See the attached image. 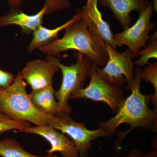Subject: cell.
Segmentation results:
<instances>
[{"label": "cell", "mask_w": 157, "mask_h": 157, "mask_svg": "<svg viewBox=\"0 0 157 157\" xmlns=\"http://www.w3.org/2000/svg\"><path fill=\"white\" fill-rule=\"evenodd\" d=\"M141 70L136 68L133 85L130 90L132 93L125 99L121 107L113 117L107 121L99 122V128L112 136L117 129L123 124H127L131 128L126 132L120 134L114 143L117 152L121 147L123 140L127 135L136 128L157 132V110L149 107L150 96L144 95L140 90Z\"/></svg>", "instance_id": "6da1fadb"}, {"label": "cell", "mask_w": 157, "mask_h": 157, "mask_svg": "<svg viewBox=\"0 0 157 157\" xmlns=\"http://www.w3.org/2000/svg\"><path fill=\"white\" fill-rule=\"evenodd\" d=\"M76 13L78 17L65 29L63 36L38 49L42 53L55 56L66 51L75 50L87 56L96 67H104L108 60L105 42L91 34L78 10Z\"/></svg>", "instance_id": "7a4b0ae2"}, {"label": "cell", "mask_w": 157, "mask_h": 157, "mask_svg": "<svg viewBox=\"0 0 157 157\" xmlns=\"http://www.w3.org/2000/svg\"><path fill=\"white\" fill-rule=\"evenodd\" d=\"M26 86L19 72L12 84L0 92V112L14 120L25 121L36 126H48L52 116L34 105L27 92Z\"/></svg>", "instance_id": "3957f363"}, {"label": "cell", "mask_w": 157, "mask_h": 157, "mask_svg": "<svg viewBox=\"0 0 157 157\" xmlns=\"http://www.w3.org/2000/svg\"><path fill=\"white\" fill-rule=\"evenodd\" d=\"M76 61L75 63L66 66L57 58V63L62 73L60 87L55 91V97L66 114L72 112V108L68 104L70 96L76 91L83 88L85 82L90 76L93 64L87 56L76 52Z\"/></svg>", "instance_id": "277c9868"}, {"label": "cell", "mask_w": 157, "mask_h": 157, "mask_svg": "<svg viewBox=\"0 0 157 157\" xmlns=\"http://www.w3.org/2000/svg\"><path fill=\"white\" fill-rule=\"evenodd\" d=\"M97 67L93 64L90 73V83L85 88L76 91L70 99H84L102 102L109 106L112 113L115 114L123 104L125 98L120 87L116 86L101 78L96 71Z\"/></svg>", "instance_id": "5b68a950"}, {"label": "cell", "mask_w": 157, "mask_h": 157, "mask_svg": "<svg viewBox=\"0 0 157 157\" xmlns=\"http://www.w3.org/2000/svg\"><path fill=\"white\" fill-rule=\"evenodd\" d=\"M105 45L108 60L104 68L97 67V73L104 80L118 87L127 82V90L129 91L133 85L135 70L132 52L128 49L120 53L108 43H105Z\"/></svg>", "instance_id": "8992f818"}, {"label": "cell", "mask_w": 157, "mask_h": 157, "mask_svg": "<svg viewBox=\"0 0 157 157\" xmlns=\"http://www.w3.org/2000/svg\"><path fill=\"white\" fill-rule=\"evenodd\" d=\"M48 126L68 135L76 145L79 157H89L93 140L98 137L111 136L101 128L94 130L87 128L83 123L73 120L70 114L52 117Z\"/></svg>", "instance_id": "52a82bcc"}, {"label": "cell", "mask_w": 157, "mask_h": 157, "mask_svg": "<svg viewBox=\"0 0 157 157\" xmlns=\"http://www.w3.org/2000/svg\"><path fill=\"white\" fill-rule=\"evenodd\" d=\"M153 11V3L149 2L147 7L139 13V17L134 25L124 29L123 32L113 34L115 41L121 46L126 45L133 57L137 56L138 51L150 39V31L155 28L156 24L151 21Z\"/></svg>", "instance_id": "ba28073f"}, {"label": "cell", "mask_w": 157, "mask_h": 157, "mask_svg": "<svg viewBox=\"0 0 157 157\" xmlns=\"http://www.w3.org/2000/svg\"><path fill=\"white\" fill-rule=\"evenodd\" d=\"M57 58L55 56L47 55L46 61H31L20 72L23 79L30 86L32 90L52 85L53 76L59 69L57 63Z\"/></svg>", "instance_id": "9c48e42d"}, {"label": "cell", "mask_w": 157, "mask_h": 157, "mask_svg": "<svg viewBox=\"0 0 157 157\" xmlns=\"http://www.w3.org/2000/svg\"><path fill=\"white\" fill-rule=\"evenodd\" d=\"M98 0H86L85 5L77 10L82 19L87 24L89 30L93 36L117 49L121 46L113 38L109 24L103 19L98 8Z\"/></svg>", "instance_id": "30bf717a"}, {"label": "cell", "mask_w": 157, "mask_h": 157, "mask_svg": "<svg viewBox=\"0 0 157 157\" xmlns=\"http://www.w3.org/2000/svg\"><path fill=\"white\" fill-rule=\"evenodd\" d=\"M17 132L39 135L49 142L51 147L46 153L52 154L59 153L61 157H79L78 151L72 140L65 134L49 126L28 127Z\"/></svg>", "instance_id": "8fae6325"}, {"label": "cell", "mask_w": 157, "mask_h": 157, "mask_svg": "<svg viewBox=\"0 0 157 157\" xmlns=\"http://www.w3.org/2000/svg\"><path fill=\"white\" fill-rule=\"evenodd\" d=\"M46 10L47 7L44 4L39 12L33 15H29L20 8H11L8 14L0 16V29L6 26L16 25L19 26L24 33H33L39 26L42 25Z\"/></svg>", "instance_id": "7c38bea8"}, {"label": "cell", "mask_w": 157, "mask_h": 157, "mask_svg": "<svg viewBox=\"0 0 157 157\" xmlns=\"http://www.w3.org/2000/svg\"><path fill=\"white\" fill-rule=\"evenodd\" d=\"M102 6L108 7L119 21L122 28L129 27L132 21L131 13L133 11L140 13L147 7L145 0H98Z\"/></svg>", "instance_id": "4fadbf2b"}, {"label": "cell", "mask_w": 157, "mask_h": 157, "mask_svg": "<svg viewBox=\"0 0 157 157\" xmlns=\"http://www.w3.org/2000/svg\"><path fill=\"white\" fill-rule=\"evenodd\" d=\"M29 96L34 105L42 112L52 116L66 114L56 99L55 91L52 85L32 90Z\"/></svg>", "instance_id": "5bb4252c"}, {"label": "cell", "mask_w": 157, "mask_h": 157, "mask_svg": "<svg viewBox=\"0 0 157 157\" xmlns=\"http://www.w3.org/2000/svg\"><path fill=\"white\" fill-rule=\"evenodd\" d=\"M78 16V14L76 13L70 20L55 28L49 29L42 25L39 26L33 33V39L28 48L29 53H32L36 49L47 45L55 39H58L59 33L64 30L75 20Z\"/></svg>", "instance_id": "9a60e30c"}, {"label": "cell", "mask_w": 157, "mask_h": 157, "mask_svg": "<svg viewBox=\"0 0 157 157\" xmlns=\"http://www.w3.org/2000/svg\"><path fill=\"white\" fill-rule=\"evenodd\" d=\"M0 156L2 157H59L55 155L48 154L44 156H38L31 154L25 151L19 143L10 138L0 140Z\"/></svg>", "instance_id": "2e32d148"}, {"label": "cell", "mask_w": 157, "mask_h": 157, "mask_svg": "<svg viewBox=\"0 0 157 157\" xmlns=\"http://www.w3.org/2000/svg\"><path fill=\"white\" fill-rule=\"evenodd\" d=\"M157 32L151 37V41L146 44L143 49H140L137 52V56L140 55L138 60L135 62V64L137 67H141L148 64L151 59H157Z\"/></svg>", "instance_id": "e0dca14e"}, {"label": "cell", "mask_w": 157, "mask_h": 157, "mask_svg": "<svg viewBox=\"0 0 157 157\" xmlns=\"http://www.w3.org/2000/svg\"><path fill=\"white\" fill-rule=\"evenodd\" d=\"M142 80L149 82L154 88V93L150 96L151 101L154 106V109L157 110V63H149L148 64L141 70Z\"/></svg>", "instance_id": "ac0fdd59"}, {"label": "cell", "mask_w": 157, "mask_h": 157, "mask_svg": "<svg viewBox=\"0 0 157 157\" xmlns=\"http://www.w3.org/2000/svg\"><path fill=\"white\" fill-rule=\"evenodd\" d=\"M31 126L30 123L25 121L11 119L6 114L0 112V135L11 130L18 131L26 127Z\"/></svg>", "instance_id": "d6986e66"}, {"label": "cell", "mask_w": 157, "mask_h": 157, "mask_svg": "<svg viewBox=\"0 0 157 157\" xmlns=\"http://www.w3.org/2000/svg\"><path fill=\"white\" fill-rule=\"evenodd\" d=\"M45 5L47 7L46 15L70 9L71 0H45Z\"/></svg>", "instance_id": "ffe728a7"}, {"label": "cell", "mask_w": 157, "mask_h": 157, "mask_svg": "<svg viewBox=\"0 0 157 157\" xmlns=\"http://www.w3.org/2000/svg\"><path fill=\"white\" fill-rule=\"evenodd\" d=\"M14 78L13 74L0 69V87L4 89L9 87L14 81Z\"/></svg>", "instance_id": "44dd1931"}, {"label": "cell", "mask_w": 157, "mask_h": 157, "mask_svg": "<svg viewBox=\"0 0 157 157\" xmlns=\"http://www.w3.org/2000/svg\"><path fill=\"white\" fill-rule=\"evenodd\" d=\"M124 157H157L156 149H154L147 153H143L140 150L134 149Z\"/></svg>", "instance_id": "7402d4cb"}, {"label": "cell", "mask_w": 157, "mask_h": 157, "mask_svg": "<svg viewBox=\"0 0 157 157\" xmlns=\"http://www.w3.org/2000/svg\"><path fill=\"white\" fill-rule=\"evenodd\" d=\"M26 0H9V6L11 8H19L21 6V3Z\"/></svg>", "instance_id": "603a6c76"}, {"label": "cell", "mask_w": 157, "mask_h": 157, "mask_svg": "<svg viewBox=\"0 0 157 157\" xmlns=\"http://www.w3.org/2000/svg\"><path fill=\"white\" fill-rule=\"evenodd\" d=\"M153 5L154 10L157 11V1L154 0V3H153Z\"/></svg>", "instance_id": "cb8c5ba5"}, {"label": "cell", "mask_w": 157, "mask_h": 157, "mask_svg": "<svg viewBox=\"0 0 157 157\" xmlns=\"http://www.w3.org/2000/svg\"><path fill=\"white\" fill-rule=\"evenodd\" d=\"M4 89L0 87V92L2 91Z\"/></svg>", "instance_id": "d4e9b609"}]
</instances>
